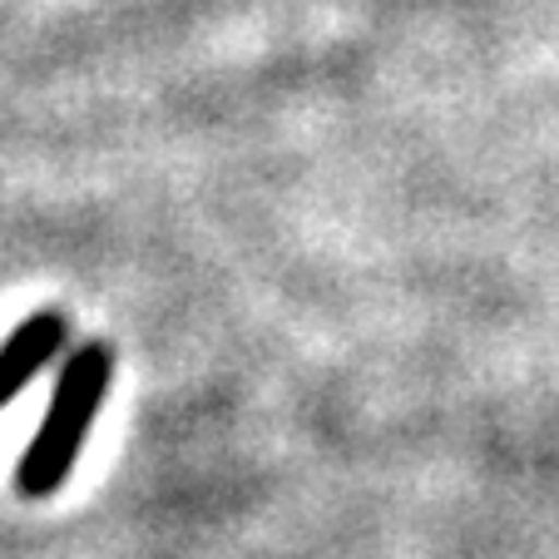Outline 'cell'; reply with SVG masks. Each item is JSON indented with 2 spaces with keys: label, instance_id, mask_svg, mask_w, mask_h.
<instances>
[{
  "label": "cell",
  "instance_id": "1",
  "mask_svg": "<svg viewBox=\"0 0 559 559\" xmlns=\"http://www.w3.org/2000/svg\"><path fill=\"white\" fill-rule=\"evenodd\" d=\"M109 386H115V347L109 342H80L70 357L60 361L50 406L40 416V431L31 436L21 465H15V496L21 500H50L64 490V480L80 465L85 436L95 426L99 406H105Z\"/></svg>",
  "mask_w": 559,
  "mask_h": 559
},
{
  "label": "cell",
  "instance_id": "2",
  "mask_svg": "<svg viewBox=\"0 0 559 559\" xmlns=\"http://www.w3.org/2000/svg\"><path fill=\"white\" fill-rule=\"evenodd\" d=\"M70 342V317L45 307V312H31L25 322H15L11 337L0 342V412L50 367L55 357L64 352Z\"/></svg>",
  "mask_w": 559,
  "mask_h": 559
}]
</instances>
